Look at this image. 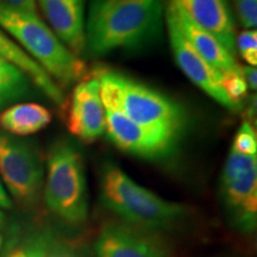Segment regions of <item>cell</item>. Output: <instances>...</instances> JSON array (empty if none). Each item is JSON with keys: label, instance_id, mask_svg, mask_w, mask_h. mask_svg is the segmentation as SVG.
Returning <instances> with one entry per match:
<instances>
[{"label": "cell", "instance_id": "cell-16", "mask_svg": "<svg viewBox=\"0 0 257 257\" xmlns=\"http://www.w3.org/2000/svg\"><path fill=\"white\" fill-rule=\"evenodd\" d=\"M0 56L14 63L19 69L27 74L35 86L48 96L56 105L62 106L66 102L63 91L60 86L50 78V75L42 67L25 53L24 49L12 41L4 31L0 29Z\"/></svg>", "mask_w": 257, "mask_h": 257}, {"label": "cell", "instance_id": "cell-5", "mask_svg": "<svg viewBox=\"0 0 257 257\" xmlns=\"http://www.w3.org/2000/svg\"><path fill=\"white\" fill-rule=\"evenodd\" d=\"M44 200L51 213L69 225L88 217V188L85 163L78 146L67 138L51 144L47 156Z\"/></svg>", "mask_w": 257, "mask_h": 257}, {"label": "cell", "instance_id": "cell-7", "mask_svg": "<svg viewBox=\"0 0 257 257\" xmlns=\"http://www.w3.org/2000/svg\"><path fill=\"white\" fill-rule=\"evenodd\" d=\"M0 178L19 204H35L43 187L44 166L34 144L0 131Z\"/></svg>", "mask_w": 257, "mask_h": 257}, {"label": "cell", "instance_id": "cell-23", "mask_svg": "<svg viewBox=\"0 0 257 257\" xmlns=\"http://www.w3.org/2000/svg\"><path fill=\"white\" fill-rule=\"evenodd\" d=\"M0 4L22 10L25 12H30V14H37L36 0H0Z\"/></svg>", "mask_w": 257, "mask_h": 257}, {"label": "cell", "instance_id": "cell-24", "mask_svg": "<svg viewBox=\"0 0 257 257\" xmlns=\"http://www.w3.org/2000/svg\"><path fill=\"white\" fill-rule=\"evenodd\" d=\"M243 78L245 80L246 86H248L249 89L251 91H256L257 87V70L255 67H244L242 68Z\"/></svg>", "mask_w": 257, "mask_h": 257}, {"label": "cell", "instance_id": "cell-11", "mask_svg": "<svg viewBox=\"0 0 257 257\" xmlns=\"http://www.w3.org/2000/svg\"><path fill=\"white\" fill-rule=\"evenodd\" d=\"M66 123L69 133L83 142H93L105 134L100 82L94 75L80 80L74 87Z\"/></svg>", "mask_w": 257, "mask_h": 257}, {"label": "cell", "instance_id": "cell-9", "mask_svg": "<svg viewBox=\"0 0 257 257\" xmlns=\"http://www.w3.org/2000/svg\"><path fill=\"white\" fill-rule=\"evenodd\" d=\"M96 257H169L157 232L126 223H107L95 243Z\"/></svg>", "mask_w": 257, "mask_h": 257}, {"label": "cell", "instance_id": "cell-25", "mask_svg": "<svg viewBox=\"0 0 257 257\" xmlns=\"http://www.w3.org/2000/svg\"><path fill=\"white\" fill-rule=\"evenodd\" d=\"M12 207V201L10 199L9 194L6 193L4 186H3L2 181H0V208H5V210H10Z\"/></svg>", "mask_w": 257, "mask_h": 257}, {"label": "cell", "instance_id": "cell-13", "mask_svg": "<svg viewBox=\"0 0 257 257\" xmlns=\"http://www.w3.org/2000/svg\"><path fill=\"white\" fill-rule=\"evenodd\" d=\"M199 27L210 32L232 55L236 54V27L227 0H168Z\"/></svg>", "mask_w": 257, "mask_h": 257}, {"label": "cell", "instance_id": "cell-2", "mask_svg": "<svg viewBox=\"0 0 257 257\" xmlns=\"http://www.w3.org/2000/svg\"><path fill=\"white\" fill-rule=\"evenodd\" d=\"M93 75L110 86L120 108L131 120L148 134L176 148L188 123L182 105L117 70L96 68Z\"/></svg>", "mask_w": 257, "mask_h": 257}, {"label": "cell", "instance_id": "cell-1", "mask_svg": "<svg viewBox=\"0 0 257 257\" xmlns=\"http://www.w3.org/2000/svg\"><path fill=\"white\" fill-rule=\"evenodd\" d=\"M163 0H92L86 21V51L105 56L137 49L161 34Z\"/></svg>", "mask_w": 257, "mask_h": 257}, {"label": "cell", "instance_id": "cell-6", "mask_svg": "<svg viewBox=\"0 0 257 257\" xmlns=\"http://www.w3.org/2000/svg\"><path fill=\"white\" fill-rule=\"evenodd\" d=\"M219 193L234 229L252 233L257 226V156L231 150L221 172Z\"/></svg>", "mask_w": 257, "mask_h": 257}, {"label": "cell", "instance_id": "cell-20", "mask_svg": "<svg viewBox=\"0 0 257 257\" xmlns=\"http://www.w3.org/2000/svg\"><path fill=\"white\" fill-rule=\"evenodd\" d=\"M231 150L248 156H253L257 154L256 130L249 121H244L238 130H237L233 137Z\"/></svg>", "mask_w": 257, "mask_h": 257}, {"label": "cell", "instance_id": "cell-4", "mask_svg": "<svg viewBox=\"0 0 257 257\" xmlns=\"http://www.w3.org/2000/svg\"><path fill=\"white\" fill-rule=\"evenodd\" d=\"M0 28L24 48L61 89L85 78V62L64 46L37 14L0 4Z\"/></svg>", "mask_w": 257, "mask_h": 257}, {"label": "cell", "instance_id": "cell-12", "mask_svg": "<svg viewBox=\"0 0 257 257\" xmlns=\"http://www.w3.org/2000/svg\"><path fill=\"white\" fill-rule=\"evenodd\" d=\"M86 0H38L54 34L75 56L86 51Z\"/></svg>", "mask_w": 257, "mask_h": 257}, {"label": "cell", "instance_id": "cell-8", "mask_svg": "<svg viewBox=\"0 0 257 257\" xmlns=\"http://www.w3.org/2000/svg\"><path fill=\"white\" fill-rule=\"evenodd\" d=\"M100 82V95L105 108V133L118 149L144 160H162L172 155L175 147L163 142L133 121L118 104L107 83Z\"/></svg>", "mask_w": 257, "mask_h": 257}, {"label": "cell", "instance_id": "cell-18", "mask_svg": "<svg viewBox=\"0 0 257 257\" xmlns=\"http://www.w3.org/2000/svg\"><path fill=\"white\" fill-rule=\"evenodd\" d=\"M34 87L23 70L0 56V113L14 102L34 95Z\"/></svg>", "mask_w": 257, "mask_h": 257}, {"label": "cell", "instance_id": "cell-15", "mask_svg": "<svg viewBox=\"0 0 257 257\" xmlns=\"http://www.w3.org/2000/svg\"><path fill=\"white\" fill-rule=\"evenodd\" d=\"M5 257H91L85 246L51 231H40L16 244Z\"/></svg>", "mask_w": 257, "mask_h": 257}, {"label": "cell", "instance_id": "cell-26", "mask_svg": "<svg viewBox=\"0 0 257 257\" xmlns=\"http://www.w3.org/2000/svg\"><path fill=\"white\" fill-rule=\"evenodd\" d=\"M4 219H5V214L3 213L2 210H0V225L4 223Z\"/></svg>", "mask_w": 257, "mask_h": 257}, {"label": "cell", "instance_id": "cell-17", "mask_svg": "<svg viewBox=\"0 0 257 257\" xmlns=\"http://www.w3.org/2000/svg\"><path fill=\"white\" fill-rule=\"evenodd\" d=\"M51 113L47 107L35 102L10 106L0 113V131L12 136H29L50 124Z\"/></svg>", "mask_w": 257, "mask_h": 257}, {"label": "cell", "instance_id": "cell-14", "mask_svg": "<svg viewBox=\"0 0 257 257\" xmlns=\"http://www.w3.org/2000/svg\"><path fill=\"white\" fill-rule=\"evenodd\" d=\"M166 16L174 22L193 49L218 72L224 73L240 68L234 59V55H232L216 37L192 22L181 10L170 4L169 2L166 9Z\"/></svg>", "mask_w": 257, "mask_h": 257}, {"label": "cell", "instance_id": "cell-10", "mask_svg": "<svg viewBox=\"0 0 257 257\" xmlns=\"http://www.w3.org/2000/svg\"><path fill=\"white\" fill-rule=\"evenodd\" d=\"M166 21L168 27L170 47L179 68L194 85H197L201 91L219 102L221 106L233 112L240 110L238 106L230 101L221 88V73L213 68L193 49L172 19L166 16Z\"/></svg>", "mask_w": 257, "mask_h": 257}, {"label": "cell", "instance_id": "cell-19", "mask_svg": "<svg viewBox=\"0 0 257 257\" xmlns=\"http://www.w3.org/2000/svg\"><path fill=\"white\" fill-rule=\"evenodd\" d=\"M220 86L231 102L242 110L243 102L248 94V86L243 78L242 67L238 69L221 73Z\"/></svg>", "mask_w": 257, "mask_h": 257}, {"label": "cell", "instance_id": "cell-3", "mask_svg": "<svg viewBox=\"0 0 257 257\" xmlns=\"http://www.w3.org/2000/svg\"><path fill=\"white\" fill-rule=\"evenodd\" d=\"M101 200L115 216L133 226L159 232L184 220L187 207L138 185L120 167L105 163L100 176Z\"/></svg>", "mask_w": 257, "mask_h": 257}, {"label": "cell", "instance_id": "cell-22", "mask_svg": "<svg viewBox=\"0 0 257 257\" xmlns=\"http://www.w3.org/2000/svg\"><path fill=\"white\" fill-rule=\"evenodd\" d=\"M236 15L243 28L255 30L257 27V0H236Z\"/></svg>", "mask_w": 257, "mask_h": 257}, {"label": "cell", "instance_id": "cell-21", "mask_svg": "<svg viewBox=\"0 0 257 257\" xmlns=\"http://www.w3.org/2000/svg\"><path fill=\"white\" fill-rule=\"evenodd\" d=\"M236 51H238L250 67L257 64V32L256 30H245L236 37Z\"/></svg>", "mask_w": 257, "mask_h": 257}, {"label": "cell", "instance_id": "cell-27", "mask_svg": "<svg viewBox=\"0 0 257 257\" xmlns=\"http://www.w3.org/2000/svg\"><path fill=\"white\" fill-rule=\"evenodd\" d=\"M2 244H3V237L2 234H0V250H2Z\"/></svg>", "mask_w": 257, "mask_h": 257}]
</instances>
